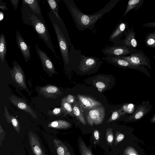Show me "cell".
Instances as JSON below:
<instances>
[{
    "instance_id": "cell-37",
    "label": "cell",
    "mask_w": 155,
    "mask_h": 155,
    "mask_svg": "<svg viewBox=\"0 0 155 155\" xmlns=\"http://www.w3.org/2000/svg\"><path fill=\"white\" fill-rule=\"evenodd\" d=\"M19 1V0H10L11 3L14 6L15 10L17 8Z\"/></svg>"
},
{
    "instance_id": "cell-24",
    "label": "cell",
    "mask_w": 155,
    "mask_h": 155,
    "mask_svg": "<svg viewBox=\"0 0 155 155\" xmlns=\"http://www.w3.org/2000/svg\"><path fill=\"white\" fill-rule=\"evenodd\" d=\"M24 4L28 5L31 10L36 13L40 14L41 11L39 6V2L36 0H23Z\"/></svg>"
},
{
    "instance_id": "cell-35",
    "label": "cell",
    "mask_w": 155,
    "mask_h": 155,
    "mask_svg": "<svg viewBox=\"0 0 155 155\" xmlns=\"http://www.w3.org/2000/svg\"><path fill=\"white\" fill-rule=\"evenodd\" d=\"M57 151L58 155H64L65 153L64 148L61 147H59L57 149Z\"/></svg>"
},
{
    "instance_id": "cell-10",
    "label": "cell",
    "mask_w": 155,
    "mask_h": 155,
    "mask_svg": "<svg viewBox=\"0 0 155 155\" xmlns=\"http://www.w3.org/2000/svg\"><path fill=\"white\" fill-rule=\"evenodd\" d=\"M35 45L36 52L40 59L43 70L51 76L57 74L53 64L46 53L38 48L37 45Z\"/></svg>"
},
{
    "instance_id": "cell-36",
    "label": "cell",
    "mask_w": 155,
    "mask_h": 155,
    "mask_svg": "<svg viewBox=\"0 0 155 155\" xmlns=\"http://www.w3.org/2000/svg\"><path fill=\"white\" fill-rule=\"evenodd\" d=\"M124 136L123 134H119L116 137V141L117 142L121 141L124 139Z\"/></svg>"
},
{
    "instance_id": "cell-8",
    "label": "cell",
    "mask_w": 155,
    "mask_h": 155,
    "mask_svg": "<svg viewBox=\"0 0 155 155\" xmlns=\"http://www.w3.org/2000/svg\"><path fill=\"white\" fill-rule=\"evenodd\" d=\"M129 28L128 23L120 20L109 37V41L115 45H124L121 39L125 32Z\"/></svg>"
},
{
    "instance_id": "cell-28",
    "label": "cell",
    "mask_w": 155,
    "mask_h": 155,
    "mask_svg": "<svg viewBox=\"0 0 155 155\" xmlns=\"http://www.w3.org/2000/svg\"><path fill=\"white\" fill-rule=\"evenodd\" d=\"M65 111L62 107L59 108H55L52 110H49L48 112V114L51 116H59L62 114H64Z\"/></svg>"
},
{
    "instance_id": "cell-5",
    "label": "cell",
    "mask_w": 155,
    "mask_h": 155,
    "mask_svg": "<svg viewBox=\"0 0 155 155\" xmlns=\"http://www.w3.org/2000/svg\"><path fill=\"white\" fill-rule=\"evenodd\" d=\"M119 57L133 65L146 66L150 69H152L150 59L141 50H137L128 55Z\"/></svg>"
},
{
    "instance_id": "cell-27",
    "label": "cell",
    "mask_w": 155,
    "mask_h": 155,
    "mask_svg": "<svg viewBox=\"0 0 155 155\" xmlns=\"http://www.w3.org/2000/svg\"><path fill=\"white\" fill-rule=\"evenodd\" d=\"M122 111H123V110L121 108L114 112L112 113L111 117L107 120V122H111L118 119L122 115L125 113L124 112H123Z\"/></svg>"
},
{
    "instance_id": "cell-20",
    "label": "cell",
    "mask_w": 155,
    "mask_h": 155,
    "mask_svg": "<svg viewBox=\"0 0 155 155\" xmlns=\"http://www.w3.org/2000/svg\"><path fill=\"white\" fill-rule=\"evenodd\" d=\"M7 51L5 36L3 34H2L0 36V59L2 63L5 59Z\"/></svg>"
},
{
    "instance_id": "cell-2",
    "label": "cell",
    "mask_w": 155,
    "mask_h": 155,
    "mask_svg": "<svg viewBox=\"0 0 155 155\" xmlns=\"http://www.w3.org/2000/svg\"><path fill=\"white\" fill-rule=\"evenodd\" d=\"M29 19L39 38L44 41L48 48L53 53L55 57L58 58V57L52 45L49 33L45 24L38 19L34 14L30 15Z\"/></svg>"
},
{
    "instance_id": "cell-22",
    "label": "cell",
    "mask_w": 155,
    "mask_h": 155,
    "mask_svg": "<svg viewBox=\"0 0 155 155\" xmlns=\"http://www.w3.org/2000/svg\"><path fill=\"white\" fill-rule=\"evenodd\" d=\"M61 104L65 111L64 114L63 115L64 116H65L68 114L71 116L74 117V115L73 108L71 104L67 101L66 97H64L61 99Z\"/></svg>"
},
{
    "instance_id": "cell-1",
    "label": "cell",
    "mask_w": 155,
    "mask_h": 155,
    "mask_svg": "<svg viewBox=\"0 0 155 155\" xmlns=\"http://www.w3.org/2000/svg\"><path fill=\"white\" fill-rule=\"evenodd\" d=\"M120 0H111L101 9L92 14H87L81 12L73 0H64L74 20L77 28L82 31L86 29L91 30L96 23L105 14L116 5Z\"/></svg>"
},
{
    "instance_id": "cell-7",
    "label": "cell",
    "mask_w": 155,
    "mask_h": 155,
    "mask_svg": "<svg viewBox=\"0 0 155 155\" xmlns=\"http://www.w3.org/2000/svg\"><path fill=\"white\" fill-rule=\"evenodd\" d=\"M137 50L124 45H113L106 47L101 51L106 55L122 56L130 55Z\"/></svg>"
},
{
    "instance_id": "cell-30",
    "label": "cell",
    "mask_w": 155,
    "mask_h": 155,
    "mask_svg": "<svg viewBox=\"0 0 155 155\" xmlns=\"http://www.w3.org/2000/svg\"><path fill=\"white\" fill-rule=\"evenodd\" d=\"M124 153L126 155H138L134 148L129 147L125 149Z\"/></svg>"
},
{
    "instance_id": "cell-34",
    "label": "cell",
    "mask_w": 155,
    "mask_h": 155,
    "mask_svg": "<svg viewBox=\"0 0 155 155\" xmlns=\"http://www.w3.org/2000/svg\"><path fill=\"white\" fill-rule=\"evenodd\" d=\"M142 25L147 27L155 28V21L147 23L143 25Z\"/></svg>"
},
{
    "instance_id": "cell-4",
    "label": "cell",
    "mask_w": 155,
    "mask_h": 155,
    "mask_svg": "<svg viewBox=\"0 0 155 155\" xmlns=\"http://www.w3.org/2000/svg\"><path fill=\"white\" fill-rule=\"evenodd\" d=\"M84 110L87 121L90 125H98L102 123L106 114L104 107L101 106Z\"/></svg>"
},
{
    "instance_id": "cell-38",
    "label": "cell",
    "mask_w": 155,
    "mask_h": 155,
    "mask_svg": "<svg viewBox=\"0 0 155 155\" xmlns=\"http://www.w3.org/2000/svg\"><path fill=\"white\" fill-rule=\"evenodd\" d=\"M94 134L95 139L98 140L99 138V133L98 131L95 130L94 132Z\"/></svg>"
},
{
    "instance_id": "cell-19",
    "label": "cell",
    "mask_w": 155,
    "mask_h": 155,
    "mask_svg": "<svg viewBox=\"0 0 155 155\" xmlns=\"http://www.w3.org/2000/svg\"><path fill=\"white\" fill-rule=\"evenodd\" d=\"M4 110V116L7 122L9 123H11L17 131L20 130V125L17 119L9 114L5 106Z\"/></svg>"
},
{
    "instance_id": "cell-15",
    "label": "cell",
    "mask_w": 155,
    "mask_h": 155,
    "mask_svg": "<svg viewBox=\"0 0 155 155\" xmlns=\"http://www.w3.org/2000/svg\"><path fill=\"white\" fill-rule=\"evenodd\" d=\"M124 39L123 40L124 45L135 49L138 46V43L136 38V33L134 31V27H132L126 31L124 33Z\"/></svg>"
},
{
    "instance_id": "cell-9",
    "label": "cell",
    "mask_w": 155,
    "mask_h": 155,
    "mask_svg": "<svg viewBox=\"0 0 155 155\" xmlns=\"http://www.w3.org/2000/svg\"><path fill=\"white\" fill-rule=\"evenodd\" d=\"M13 68L10 70L11 77L17 84L30 93L25 81L24 71L20 66L15 61H13Z\"/></svg>"
},
{
    "instance_id": "cell-21",
    "label": "cell",
    "mask_w": 155,
    "mask_h": 155,
    "mask_svg": "<svg viewBox=\"0 0 155 155\" xmlns=\"http://www.w3.org/2000/svg\"><path fill=\"white\" fill-rule=\"evenodd\" d=\"M71 124L68 122L63 120L53 121L48 125L49 127L58 128H67L69 127Z\"/></svg>"
},
{
    "instance_id": "cell-23",
    "label": "cell",
    "mask_w": 155,
    "mask_h": 155,
    "mask_svg": "<svg viewBox=\"0 0 155 155\" xmlns=\"http://www.w3.org/2000/svg\"><path fill=\"white\" fill-rule=\"evenodd\" d=\"M144 42L147 47L155 48V31L147 34Z\"/></svg>"
},
{
    "instance_id": "cell-13",
    "label": "cell",
    "mask_w": 155,
    "mask_h": 155,
    "mask_svg": "<svg viewBox=\"0 0 155 155\" xmlns=\"http://www.w3.org/2000/svg\"><path fill=\"white\" fill-rule=\"evenodd\" d=\"M15 36L18 46L22 53L25 61L28 62L31 59L30 46L27 44L18 31H17Z\"/></svg>"
},
{
    "instance_id": "cell-29",
    "label": "cell",
    "mask_w": 155,
    "mask_h": 155,
    "mask_svg": "<svg viewBox=\"0 0 155 155\" xmlns=\"http://www.w3.org/2000/svg\"><path fill=\"white\" fill-rule=\"evenodd\" d=\"M106 134H107V141L109 143H111L113 142L114 139L112 129L110 128L107 129Z\"/></svg>"
},
{
    "instance_id": "cell-32",
    "label": "cell",
    "mask_w": 155,
    "mask_h": 155,
    "mask_svg": "<svg viewBox=\"0 0 155 155\" xmlns=\"http://www.w3.org/2000/svg\"><path fill=\"white\" fill-rule=\"evenodd\" d=\"M66 101L69 104L74 103L75 102L74 97L71 94H68L66 97Z\"/></svg>"
},
{
    "instance_id": "cell-25",
    "label": "cell",
    "mask_w": 155,
    "mask_h": 155,
    "mask_svg": "<svg viewBox=\"0 0 155 155\" xmlns=\"http://www.w3.org/2000/svg\"><path fill=\"white\" fill-rule=\"evenodd\" d=\"M79 147L81 155H93L91 150L82 140L79 142Z\"/></svg>"
},
{
    "instance_id": "cell-33",
    "label": "cell",
    "mask_w": 155,
    "mask_h": 155,
    "mask_svg": "<svg viewBox=\"0 0 155 155\" xmlns=\"http://www.w3.org/2000/svg\"><path fill=\"white\" fill-rule=\"evenodd\" d=\"M35 153L36 155H41L42 151L40 147L38 146H35L33 148Z\"/></svg>"
},
{
    "instance_id": "cell-3",
    "label": "cell",
    "mask_w": 155,
    "mask_h": 155,
    "mask_svg": "<svg viewBox=\"0 0 155 155\" xmlns=\"http://www.w3.org/2000/svg\"><path fill=\"white\" fill-rule=\"evenodd\" d=\"M102 59L110 63L119 67L139 71L143 73L148 77H150V74L144 66L133 65L119 56L106 55L105 57L103 58Z\"/></svg>"
},
{
    "instance_id": "cell-11",
    "label": "cell",
    "mask_w": 155,
    "mask_h": 155,
    "mask_svg": "<svg viewBox=\"0 0 155 155\" xmlns=\"http://www.w3.org/2000/svg\"><path fill=\"white\" fill-rule=\"evenodd\" d=\"M152 105L149 101H144L137 105L134 112L130 115L129 120L133 121L139 120L147 114L151 110Z\"/></svg>"
},
{
    "instance_id": "cell-14",
    "label": "cell",
    "mask_w": 155,
    "mask_h": 155,
    "mask_svg": "<svg viewBox=\"0 0 155 155\" xmlns=\"http://www.w3.org/2000/svg\"><path fill=\"white\" fill-rule=\"evenodd\" d=\"M40 93L46 98H55L61 94V92L57 86L48 85L41 87Z\"/></svg>"
},
{
    "instance_id": "cell-42",
    "label": "cell",
    "mask_w": 155,
    "mask_h": 155,
    "mask_svg": "<svg viewBox=\"0 0 155 155\" xmlns=\"http://www.w3.org/2000/svg\"><path fill=\"white\" fill-rule=\"evenodd\" d=\"M153 57L155 59V55H153Z\"/></svg>"
},
{
    "instance_id": "cell-18",
    "label": "cell",
    "mask_w": 155,
    "mask_h": 155,
    "mask_svg": "<svg viewBox=\"0 0 155 155\" xmlns=\"http://www.w3.org/2000/svg\"><path fill=\"white\" fill-rule=\"evenodd\" d=\"M144 3V0H130L128 2L127 8L123 17L125 16L128 12L132 9L138 10Z\"/></svg>"
},
{
    "instance_id": "cell-17",
    "label": "cell",
    "mask_w": 155,
    "mask_h": 155,
    "mask_svg": "<svg viewBox=\"0 0 155 155\" xmlns=\"http://www.w3.org/2000/svg\"><path fill=\"white\" fill-rule=\"evenodd\" d=\"M73 110L76 117L84 125L86 124L84 117V111L79 102L75 101L73 106Z\"/></svg>"
},
{
    "instance_id": "cell-41",
    "label": "cell",
    "mask_w": 155,
    "mask_h": 155,
    "mask_svg": "<svg viewBox=\"0 0 155 155\" xmlns=\"http://www.w3.org/2000/svg\"><path fill=\"white\" fill-rule=\"evenodd\" d=\"M0 8L1 9H2L3 10H7L8 9L6 8L5 5H4V6H0Z\"/></svg>"
},
{
    "instance_id": "cell-16",
    "label": "cell",
    "mask_w": 155,
    "mask_h": 155,
    "mask_svg": "<svg viewBox=\"0 0 155 155\" xmlns=\"http://www.w3.org/2000/svg\"><path fill=\"white\" fill-rule=\"evenodd\" d=\"M79 102L84 110H88L101 106L99 101L90 97L81 95H77Z\"/></svg>"
},
{
    "instance_id": "cell-6",
    "label": "cell",
    "mask_w": 155,
    "mask_h": 155,
    "mask_svg": "<svg viewBox=\"0 0 155 155\" xmlns=\"http://www.w3.org/2000/svg\"><path fill=\"white\" fill-rule=\"evenodd\" d=\"M56 33L61 54L64 61L66 64L69 63L70 51L69 45L64 36L58 26L52 22Z\"/></svg>"
},
{
    "instance_id": "cell-40",
    "label": "cell",
    "mask_w": 155,
    "mask_h": 155,
    "mask_svg": "<svg viewBox=\"0 0 155 155\" xmlns=\"http://www.w3.org/2000/svg\"><path fill=\"white\" fill-rule=\"evenodd\" d=\"M150 122L152 123H155V114L152 117L150 120Z\"/></svg>"
},
{
    "instance_id": "cell-39",
    "label": "cell",
    "mask_w": 155,
    "mask_h": 155,
    "mask_svg": "<svg viewBox=\"0 0 155 155\" xmlns=\"http://www.w3.org/2000/svg\"><path fill=\"white\" fill-rule=\"evenodd\" d=\"M4 13L1 11L0 12V21H1L3 18H4Z\"/></svg>"
},
{
    "instance_id": "cell-31",
    "label": "cell",
    "mask_w": 155,
    "mask_h": 155,
    "mask_svg": "<svg viewBox=\"0 0 155 155\" xmlns=\"http://www.w3.org/2000/svg\"><path fill=\"white\" fill-rule=\"evenodd\" d=\"M96 87L99 91H101L105 87V85L101 82H98L96 84Z\"/></svg>"
},
{
    "instance_id": "cell-26",
    "label": "cell",
    "mask_w": 155,
    "mask_h": 155,
    "mask_svg": "<svg viewBox=\"0 0 155 155\" xmlns=\"http://www.w3.org/2000/svg\"><path fill=\"white\" fill-rule=\"evenodd\" d=\"M47 1L56 16L60 21H61L62 20L58 13V2L54 0H48Z\"/></svg>"
},
{
    "instance_id": "cell-12",
    "label": "cell",
    "mask_w": 155,
    "mask_h": 155,
    "mask_svg": "<svg viewBox=\"0 0 155 155\" xmlns=\"http://www.w3.org/2000/svg\"><path fill=\"white\" fill-rule=\"evenodd\" d=\"M9 99L12 103L18 108L28 113L33 117L37 118V115L25 101L13 95L9 97Z\"/></svg>"
}]
</instances>
